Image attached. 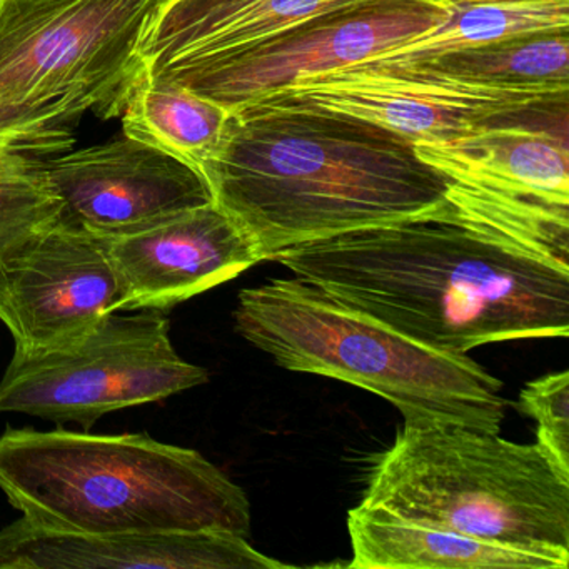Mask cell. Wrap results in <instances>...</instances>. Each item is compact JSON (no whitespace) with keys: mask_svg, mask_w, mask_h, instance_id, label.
Masks as SVG:
<instances>
[{"mask_svg":"<svg viewBox=\"0 0 569 569\" xmlns=\"http://www.w3.org/2000/svg\"><path fill=\"white\" fill-rule=\"evenodd\" d=\"M441 208L279 252L296 278L429 348L568 338L569 206L462 176Z\"/></svg>","mask_w":569,"mask_h":569,"instance_id":"6da1fadb","label":"cell"},{"mask_svg":"<svg viewBox=\"0 0 569 569\" xmlns=\"http://www.w3.org/2000/svg\"><path fill=\"white\" fill-rule=\"evenodd\" d=\"M201 172L262 261L435 211L451 186L398 132L342 112L262 102L231 112Z\"/></svg>","mask_w":569,"mask_h":569,"instance_id":"7a4b0ae2","label":"cell"},{"mask_svg":"<svg viewBox=\"0 0 569 569\" xmlns=\"http://www.w3.org/2000/svg\"><path fill=\"white\" fill-rule=\"evenodd\" d=\"M0 489L22 518L52 531L251 532L248 496L218 466L141 432L8 428Z\"/></svg>","mask_w":569,"mask_h":569,"instance_id":"3957f363","label":"cell"},{"mask_svg":"<svg viewBox=\"0 0 569 569\" xmlns=\"http://www.w3.org/2000/svg\"><path fill=\"white\" fill-rule=\"evenodd\" d=\"M234 328L288 371L388 399L405 425L501 431L509 402L502 381L482 366L415 341L296 276L239 292Z\"/></svg>","mask_w":569,"mask_h":569,"instance_id":"277c9868","label":"cell"},{"mask_svg":"<svg viewBox=\"0 0 569 569\" xmlns=\"http://www.w3.org/2000/svg\"><path fill=\"white\" fill-rule=\"evenodd\" d=\"M361 505L569 559V478L536 442L462 426L405 425L376 461Z\"/></svg>","mask_w":569,"mask_h":569,"instance_id":"5b68a950","label":"cell"},{"mask_svg":"<svg viewBox=\"0 0 569 569\" xmlns=\"http://www.w3.org/2000/svg\"><path fill=\"white\" fill-rule=\"evenodd\" d=\"M164 0H2L0 142L54 158L76 122L121 118Z\"/></svg>","mask_w":569,"mask_h":569,"instance_id":"8992f818","label":"cell"},{"mask_svg":"<svg viewBox=\"0 0 569 569\" xmlns=\"http://www.w3.org/2000/svg\"><path fill=\"white\" fill-rule=\"evenodd\" d=\"M116 311L71 348L14 352L0 379V412L91 429L102 416L158 402L209 381L172 346L162 311Z\"/></svg>","mask_w":569,"mask_h":569,"instance_id":"52a82bcc","label":"cell"},{"mask_svg":"<svg viewBox=\"0 0 569 569\" xmlns=\"http://www.w3.org/2000/svg\"><path fill=\"white\" fill-rule=\"evenodd\" d=\"M252 102L356 116L415 144L448 142L498 126H531L568 134L569 88L469 84L412 68L348 66L305 76Z\"/></svg>","mask_w":569,"mask_h":569,"instance_id":"ba28073f","label":"cell"},{"mask_svg":"<svg viewBox=\"0 0 569 569\" xmlns=\"http://www.w3.org/2000/svg\"><path fill=\"white\" fill-rule=\"evenodd\" d=\"M449 11L442 0H365L158 82L188 89L232 112L305 76L348 68L425 34Z\"/></svg>","mask_w":569,"mask_h":569,"instance_id":"9c48e42d","label":"cell"},{"mask_svg":"<svg viewBox=\"0 0 569 569\" xmlns=\"http://www.w3.org/2000/svg\"><path fill=\"white\" fill-rule=\"evenodd\" d=\"M122 296L108 239L61 219L0 258V321L18 355L78 345Z\"/></svg>","mask_w":569,"mask_h":569,"instance_id":"30bf717a","label":"cell"},{"mask_svg":"<svg viewBox=\"0 0 569 569\" xmlns=\"http://www.w3.org/2000/svg\"><path fill=\"white\" fill-rule=\"evenodd\" d=\"M42 172L59 219L99 238L134 234L214 202L199 169L128 136L62 152Z\"/></svg>","mask_w":569,"mask_h":569,"instance_id":"8fae6325","label":"cell"},{"mask_svg":"<svg viewBox=\"0 0 569 569\" xmlns=\"http://www.w3.org/2000/svg\"><path fill=\"white\" fill-rule=\"evenodd\" d=\"M108 248L124 291L119 311H169L262 262L254 242L216 202L108 239Z\"/></svg>","mask_w":569,"mask_h":569,"instance_id":"7c38bea8","label":"cell"},{"mask_svg":"<svg viewBox=\"0 0 569 569\" xmlns=\"http://www.w3.org/2000/svg\"><path fill=\"white\" fill-rule=\"evenodd\" d=\"M281 569L229 531H52L28 519L0 528V569Z\"/></svg>","mask_w":569,"mask_h":569,"instance_id":"4fadbf2b","label":"cell"},{"mask_svg":"<svg viewBox=\"0 0 569 569\" xmlns=\"http://www.w3.org/2000/svg\"><path fill=\"white\" fill-rule=\"evenodd\" d=\"M358 2L365 0H164L139 46V79L162 81Z\"/></svg>","mask_w":569,"mask_h":569,"instance_id":"5bb4252c","label":"cell"},{"mask_svg":"<svg viewBox=\"0 0 569 569\" xmlns=\"http://www.w3.org/2000/svg\"><path fill=\"white\" fill-rule=\"evenodd\" d=\"M416 152L446 176L569 206L568 134L531 126H498L448 142H418Z\"/></svg>","mask_w":569,"mask_h":569,"instance_id":"9a60e30c","label":"cell"},{"mask_svg":"<svg viewBox=\"0 0 569 569\" xmlns=\"http://www.w3.org/2000/svg\"><path fill=\"white\" fill-rule=\"evenodd\" d=\"M356 569H566L569 559L446 531L368 506L348 515Z\"/></svg>","mask_w":569,"mask_h":569,"instance_id":"2e32d148","label":"cell"},{"mask_svg":"<svg viewBox=\"0 0 569 569\" xmlns=\"http://www.w3.org/2000/svg\"><path fill=\"white\" fill-rule=\"evenodd\" d=\"M124 136L201 171L221 144L231 112L188 89L138 79L121 112Z\"/></svg>","mask_w":569,"mask_h":569,"instance_id":"e0dca14e","label":"cell"},{"mask_svg":"<svg viewBox=\"0 0 569 569\" xmlns=\"http://www.w3.org/2000/svg\"><path fill=\"white\" fill-rule=\"evenodd\" d=\"M569 29V0H522L509 4L451 8L441 24L352 66L402 68L436 56L491 44L516 36Z\"/></svg>","mask_w":569,"mask_h":569,"instance_id":"ac0fdd59","label":"cell"},{"mask_svg":"<svg viewBox=\"0 0 569 569\" xmlns=\"http://www.w3.org/2000/svg\"><path fill=\"white\" fill-rule=\"evenodd\" d=\"M402 68L496 88H569V29L516 36Z\"/></svg>","mask_w":569,"mask_h":569,"instance_id":"d6986e66","label":"cell"},{"mask_svg":"<svg viewBox=\"0 0 569 569\" xmlns=\"http://www.w3.org/2000/svg\"><path fill=\"white\" fill-rule=\"evenodd\" d=\"M48 159L0 142V258L61 218V204L42 172Z\"/></svg>","mask_w":569,"mask_h":569,"instance_id":"ffe728a7","label":"cell"},{"mask_svg":"<svg viewBox=\"0 0 569 569\" xmlns=\"http://www.w3.org/2000/svg\"><path fill=\"white\" fill-rule=\"evenodd\" d=\"M518 408L538 425L536 445L569 478V372L528 382L519 395Z\"/></svg>","mask_w":569,"mask_h":569,"instance_id":"44dd1931","label":"cell"},{"mask_svg":"<svg viewBox=\"0 0 569 569\" xmlns=\"http://www.w3.org/2000/svg\"><path fill=\"white\" fill-rule=\"evenodd\" d=\"M448 8H462V6L476 4H509V2H522V0H442Z\"/></svg>","mask_w":569,"mask_h":569,"instance_id":"7402d4cb","label":"cell"},{"mask_svg":"<svg viewBox=\"0 0 569 569\" xmlns=\"http://www.w3.org/2000/svg\"><path fill=\"white\" fill-rule=\"evenodd\" d=\"M0 4H2V0H0Z\"/></svg>","mask_w":569,"mask_h":569,"instance_id":"603a6c76","label":"cell"}]
</instances>
